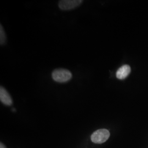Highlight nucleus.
<instances>
[{"label": "nucleus", "mask_w": 148, "mask_h": 148, "mask_svg": "<svg viewBox=\"0 0 148 148\" xmlns=\"http://www.w3.org/2000/svg\"><path fill=\"white\" fill-rule=\"evenodd\" d=\"M52 77L56 82L64 83L69 81L72 78V74L68 70L57 69L52 72Z\"/></svg>", "instance_id": "nucleus-1"}, {"label": "nucleus", "mask_w": 148, "mask_h": 148, "mask_svg": "<svg viewBox=\"0 0 148 148\" xmlns=\"http://www.w3.org/2000/svg\"><path fill=\"white\" fill-rule=\"evenodd\" d=\"M110 137V132L106 129H100L95 131L91 136V140L93 143H104Z\"/></svg>", "instance_id": "nucleus-2"}, {"label": "nucleus", "mask_w": 148, "mask_h": 148, "mask_svg": "<svg viewBox=\"0 0 148 148\" xmlns=\"http://www.w3.org/2000/svg\"><path fill=\"white\" fill-rule=\"evenodd\" d=\"M82 0H62L59 2V7L62 10H70L82 3Z\"/></svg>", "instance_id": "nucleus-3"}, {"label": "nucleus", "mask_w": 148, "mask_h": 148, "mask_svg": "<svg viewBox=\"0 0 148 148\" xmlns=\"http://www.w3.org/2000/svg\"><path fill=\"white\" fill-rule=\"evenodd\" d=\"M131 67L128 65H123L117 70L116 77L118 79H125L131 73Z\"/></svg>", "instance_id": "nucleus-4"}, {"label": "nucleus", "mask_w": 148, "mask_h": 148, "mask_svg": "<svg viewBox=\"0 0 148 148\" xmlns=\"http://www.w3.org/2000/svg\"><path fill=\"white\" fill-rule=\"evenodd\" d=\"M0 100L3 104L6 106H11L12 104L11 95L2 86L0 87Z\"/></svg>", "instance_id": "nucleus-5"}, {"label": "nucleus", "mask_w": 148, "mask_h": 148, "mask_svg": "<svg viewBox=\"0 0 148 148\" xmlns=\"http://www.w3.org/2000/svg\"><path fill=\"white\" fill-rule=\"evenodd\" d=\"M0 43L1 45L5 44L6 41V35H5V32L3 30V28L2 26L1 25L0 26Z\"/></svg>", "instance_id": "nucleus-6"}, {"label": "nucleus", "mask_w": 148, "mask_h": 148, "mask_svg": "<svg viewBox=\"0 0 148 148\" xmlns=\"http://www.w3.org/2000/svg\"><path fill=\"white\" fill-rule=\"evenodd\" d=\"M0 148H6L5 145L3 143H1L0 144Z\"/></svg>", "instance_id": "nucleus-7"}]
</instances>
